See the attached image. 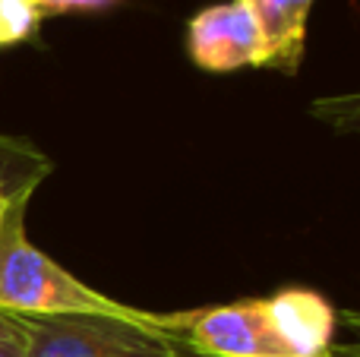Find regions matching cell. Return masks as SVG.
<instances>
[{
	"instance_id": "8fae6325",
	"label": "cell",
	"mask_w": 360,
	"mask_h": 357,
	"mask_svg": "<svg viewBox=\"0 0 360 357\" xmlns=\"http://www.w3.org/2000/svg\"><path fill=\"white\" fill-rule=\"evenodd\" d=\"M0 357H25L22 335L10 313H0Z\"/></svg>"
},
{
	"instance_id": "9c48e42d",
	"label": "cell",
	"mask_w": 360,
	"mask_h": 357,
	"mask_svg": "<svg viewBox=\"0 0 360 357\" xmlns=\"http://www.w3.org/2000/svg\"><path fill=\"white\" fill-rule=\"evenodd\" d=\"M310 114L342 136H360V89L313 98Z\"/></svg>"
},
{
	"instance_id": "277c9868",
	"label": "cell",
	"mask_w": 360,
	"mask_h": 357,
	"mask_svg": "<svg viewBox=\"0 0 360 357\" xmlns=\"http://www.w3.org/2000/svg\"><path fill=\"white\" fill-rule=\"evenodd\" d=\"M186 54L205 73H237L266 63V44L247 0H224L186 22Z\"/></svg>"
},
{
	"instance_id": "ba28073f",
	"label": "cell",
	"mask_w": 360,
	"mask_h": 357,
	"mask_svg": "<svg viewBox=\"0 0 360 357\" xmlns=\"http://www.w3.org/2000/svg\"><path fill=\"white\" fill-rule=\"evenodd\" d=\"M41 22L44 13L35 0H0V51L32 41Z\"/></svg>"
},
{
	"instance_id": "3957f363",
	"label": "cell",
	"mask_w": 360,
	"mask_h": 357,
	"mask_svg": "<svg viewBox=\"0 0 360 357\" xmlns=\"http://www.w3.org/2000/svg\"><path fill=\"white\" fill-rule=\"evenodd\" d=\"M155 326L196 357H285L275 345L259 301H234L202 310L152 313Z\"/></svg>"
},
{
	"instance_id": "30bf717a",
	"label": "cell",
	"mask_w": 360,
	"mask_h": 357,
	"mask_svg": "<svg viewBox=\"0 0 360 357\" xmlns=\"http://www.w3.org/2000/svg\"><path fill=\"white\" fill-rule=\"evenodd\" d=\"M35 4L44 16H63V13H105L124 0H35Z\"/></svg>"
},
{
	"instance_id": "5b68a950",
	"label": "cell",
	"mask_w": 360,
	"mask_h": 357,
	"mask_svg": "<svg viewBox=\"0 0 360 357\" xmlns=\"http://www.w3.org/2000/svg\"><path fill=\"white\" fill-rule=\"evenodd\" d=\"M262 316L285 357H323L335 345L338 310L313 288H281L262 297Z\"/></svg>"
},
{
	"instance_id": "7a4b0ae2",
	"label": "cell",
	"mask_w": 360,
	"mask_h": 357,
	"mask_svg": "<svg viewBox=\"0 0 360 357\" xmlns=\"http://www.w3.org/2000/svg\"><path fill=\"white\" fill-rule=\"evenodd\" d=\"M25 357H184V351L146 320L101 313L13 316Z\"/></svg>"
},
{
	"instance_id": "6da1fadb",
	"label": "cell",
	"mask_w": 360,
	"mask_h": 357,
	"mask_svg": "<svg viewBox=\"0 0 360 357\" xmlns=\"http://www.w3.org/2000/svg\"><path fill=\"white\" fill-rule=\"evenodd\" d=\"M32 196H19L0 219V313L10 316H60V313H101L146 320L139 310L76 278L70 269L38 250L25 234V212Z\"/></svg>"
},
{
	"instance_id": "4fadbf2b",
	"label": "cell",
	"mask_w": 360,
	"mask_h": 357,
	"mask_svg": "<svg viewBox=\"0 0 360 357\" xmlns=\"http://www.w3.org/2000/svg\"><path fill=\"white\" fill-rule=\"evenodd\" d=\"M19 196H32V190H4L0 187V219H4V212L10 209V202L19 200Z\"/></svg>"
},
{
	"instance_id": "7c38bea8",
	"label": "cell",
	"mask_w": 360,
	"mask_h": 357,
	"mask_svg": "<svg viewBox=\"0 0 360 357\" xmlns=\"http://www.w3.org/2000/svg\"><path fill=\"white\" fill-rule=\"evenodd\" d=\"M342 320L351 323V332H354V339L345 342V345H332L323 357H360V313H342ZM184 357H196V354H186L184 351Z\"/></svg>"
},
{
	"instance_id": "52a82bcc",
	"label": "cell",
	"mask_w": 360,
	"mask_h": 357,
	"mask_svg": "<svg viewBox=\"0 0 360 357\" xmlns=\"http://www.w3.org/2000/svg\"><path fill=\"white\" fill-rule=\"evenodd\" d=\"M51 171L54 164L35 143L0 133V187L4 190H32L35 193Z\"/></svg>"
},
{
	"instance_id": "8992f818",
	"label": "cell",
	"mask_w": 360,
	"mask_h": 357,
	"mask_svg": "<svg viewBox=\"0 0 360 357\" xmlns=\"http://www.w3.org/2000/svg\"><path fill=\"white\" fill-rule=\"evenodd\" d=\"M266 44V70L297 76L307 48V19L316 0H247Z\"/></svg>"
}]
</instances>
